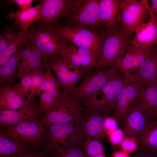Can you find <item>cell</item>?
Instances as JSON below:
<instances>
[{
    "instance_id": "obj_1",
    "label": "cell",
    "mask_w": 157,
    "mask_h": 157,
    "mask_svg": "<svg viewBox=\"0 0 157 157\" xmlns=\"http://www.w3.org/2000/svg\"><path fill=\"white\" fill-rule=\"evenodd\" d=\"M27 41L41 51L43 60L48 63L58 56L70 43L53 27L31 26L26 30Z\"/></svg>"
},
{
    "instance_id": "obj_2",
    "label": "cell",
    "mask_w": 157,
    "mask_h": 157,
    "mask_svg": "<svg viewBox=\"0 0 157 157\" xmlns=\"http://www.w3.org/2000/svg\"><path fill=\"white\" fill-rule=\"evenodd\" d=\"M0 135L41 150H43L42 147L44 149L47 139V129L40 120L26 121L13 127L0 128Z\"/></svg>"
},
{
    "instance_id": "obj_3",
    "label": "cell",
    "mask_w": 157,
    "mask_h": 157,
    "mask_svg": "<svg viewBox=\"0 0 157 157\" xmlns=\"http://www.w3.org/2000/svg\"><path fill=\"white\" fill-rule=\"evenodd\" d=\"M46 129L47 139L43 149L51 153L58 148L82 146L85 140L76 122L55 124Z\"/></svg>"
},
{
    "instance_id": "obj_4",
    "label": "cell",
    "mask_w": 157,
    "mask_h": 157,
    "mask_svg": "<svg viewBox=\"0 0 157 157\" xmlns=\"http://www.w3.org/2000/svg\"><path fill=\"white\" fill-rule=\"evenodd\" d=\"M121 29L106 32L102 40L101 53L97 60L100 69L117 66L132 39L125 35Z\"/></svg>"
},
{
    "instance_id": "obj_5",
    "label": "cell",
    "mask_w": 157,
    "mask_h": 157,
    "mask_svg": "<svg viewBox=\"0 0 157 157\" xmlns=\"http://www.w3.org/2000/svg\"><path fill=\"white\" fill-rule=\"evenodd\" d=\"M139 80L135 73L124 78L117 71L101 88L103 94L101 97L90 98L83 106L109 114L113 110L117 97L122 88L129 83Z\"/></svg>"
},
{
    "instance_id": "obj_6",
    "label": "cell",
    "mask_w": 157,
    "mask_h": 157,
    "mask_svg": "<svg viewBox=\"0 0 157 157\" xmlns=\"http://www.w3.org/2000/svg\"><path fill=\"white\" fill-rule=\"evenodd\" d=\"M119 69L117 66H114L107 69L99 68L89 71L79 85L76 86L72 95L83 105Z\"/></svg>"
},
{
    "instance_id": "obj_7",
    "label": "cell",
    "mask_w": 157,
    "mask_h": 157,
    "mask_svg": "<svg viewBox=\"0 0 157 157\" xmlns=\"http://www.w3.org/2000/svg\"><path fill=\"white\" fill-rule=\"evenodd\" d=\"M121 10V30L129 36L135 30L149 19L147 0H119Z\"/></svg>"
},
{
    "instance_id": "obj_8",
    "label": "cell",
    "mask_w": 157,
    "mask_h": 157,
    "mask_svg": "<svg viewBox=\"0 0 157 157\" xmlns=\"http://www.w3.org/2000/svg\"><path fill=\"white\" fill-rule=\"evenodd\" d=\"M83 105L72 95H62L59 105L44 114L40 122L47 128L52 124L76 122Z\"/></svg>"
},
{
    "instance_id": "obj_9",
    "label": "cell",
    "mask_w": 157,
    "mask_h": 157,
    "mask_svg": "<svg viewBox=\"0 0 157 157\" xmlns=\"http://www.w3.org/2000/svg\"><path fill=\"white\" fill-rule=\"evenodd\" d=\"M38 26L53 27V24L62 17L71 14L81 0H40Z\"/></svg>"
},
{
    "instance_id": "obj_10",
    "label": "cell",
    "mask_w": 157,
    "mask_h": 157,
    "mask_svg": "<svg viewBox=\"0 0 157 157\" xmlns=\"http://www.w3.org/2000/svg\"><path fill=\"white\" fill-rule=\"evenodd\" d=\"M108 116V114L103 112L83 106L76 122L85 140L89 139L100 140L106 136L104 122L105 118Z\"/></svg>"
},
{
    "instance_id": "obj_11",
    "label": "cell",
    "mask_w": 157,
    "mask_h": 157,
    "mask_svg": "<svg viewBox=\"0 0 157 157\" xmlns=\"http://www.w3.org/2000/svg\"><path fill=\"white\" fill-rule=\"evenodd\" d=\"M53 27L74 45L91 49L96 55L98 59L99 58L101 55L102 40L96 33L79 27L72 28L64 26Z\"/></svg>"
},
{
    "instance_id": "obj_12",
    "label": "cell",
    "mask_w": 157,
    "mask_h": 157,
    "mask_svg": "<svg viewBox=\"0 0 157 157\" xmlns=\"http://www.w3.org/2000/svg\"><path fill=\"white\" fill-rule=\"evenodd\" d=\"M70 15L72 22L78 26L92 27L105 26L100 16L99 0H81Z\"/></svg>"
},
{
    "instance_id": "obj_13",
    "label": "cell",
    "mask_w": 157,
    "mask_h": 157,
    "mask_svg": "<svg viewBox=\"0 0 157 157\" xmlns=\"http://www.w3.org/2000/svg\"><path fill=\"white\" fill-rule=\"evenodd\" d=\"M39 106L34 102L18 110H9L0 112V128L14 126L25 122L40 120L43 117Z\"/></svg>"
},
{
    "instance_id": "obj_14",
    "label": "cell",
    "mask_w": 157,
    "mask_h": 157,
    "mask_svg": "<svg viewBox=\"0 0 157 157\" xmlns=\"http://www.w3.org/2000/svg\"><path fill=\"white\" fill-rule=\"evenodd\" d=\"M153 118L133 106L125 113L120 122L126 136L135 138L146 129Z\"/></svg>"
},
{
    "instance_id": "obj_15",
    "label": "cell",
    "mask_w": 157,
    "mask_h": 157,
    "mask_svg": "<svg viewBox=\"0 0 157 157\" xmlns=\"http://www.w3.org/2000/svg\"><path fill=\"white\" fill-rule=\"evenodd\" d=\"M144 84L140 80L133 81L122 89L113 109V117L119 123L126 111L134 104Z\"/></svg>"
},
{
    "instance_id": "obj_16",
    "label": "cell",
    "mask_w": 157,
    "mask_h": 157,
    "mask_svg": "<svg viewBox=\"0 0 157 157\" xmlns=\"http://www.w3.org/2000/svg\"><path fill=\"white\" fill-rule=\"evenodd\" d=\"M151 47L146 48L130 44L126 48L124 56L117 65L119 69L125 78L138 70L143 62L148 58Z\"/></svg>"
},
{
    "instance_id": "obj_17",
    "label": "cell",
    "mask_w": 157,
    "mask_h": 157,
    "mask_svg": "<svg viewBox=\"0 0 157 157\" xmlns=\"http://www.w3.org/2000/svg\"><path fill=\"white\" fill-rule=\"evenodd\" d=\"M148 9L149 19L135 30L131 42L136 46L144 48L157 45V18L149 4Z\"/></svg>"
},
{
    "instance_id": "obj_18",
    "label": "cell",
    "mask_w": 157,
    "mask_h": 157,
    "mask_svg": "<svg viewBox=\"0 0 157 157\" xmlns=\"http://www.w3.org/2000/svg\"><path fill=\"white\" fill-rule=\"evenodd\" d=\"M99 15L106 32L122 28L121 10L119 0H99Z\"/></svg>"
},
{
    "instance_id": "obj_19",
    "label": "cell",
    "mask_w": 157,
    "mask_h": 157,
    "mask_svg": "<svg viewBox=\"0 0 157 157\" xmlns=\"http://www.w3.org/2000/svg\"><path fill=\"white\" fill-rule=\"evenodd\" d=\"M15 86H5L0 90V112L9 110H16L29 106L33 102Z\"/></svg>"
},
{
    "instance_id": "obj_20",
    "label": "cell",
    "mask_w": 157,
    "mask_h": 157,
    "mask_svg": "<svg viewBox=\"0 0 157 157\" xmlns=\"http://www.w3.org/2000/svg\"><path fill=\"white\" fill-rule=\"evenodd\" d=\"M59 56L67 64L69 68L76 67L88 70L99 68L95 58L78 54L74 45L70 43L60 52Z\"/></svg>"
},
{
    "instance_id": "obj_21",
    "label": "cell",
    "mask_w": 157,
    "mask_h": 157,
    "mask_svg": "<svg viewBox=\"0 0 157 157\" xmlns=\"http://www.w3.org/2000/svg\"><path fill=\"white\" fill-rule=\"evenodd\" d=\"M45 73L41 70L30 71L14 86L20 90L31 101H34L37 90L43 83Z\"/></svg>"
},
{
    "instance_id": "obj_22",
    "label": "cell",
    "mask_w": 157,
    "mask_h": 157,
    "mask_svg": "<svg viewBox=\"0 0 157 157\" xmlns=\"http://www.w3.org/2000/svg\"><path fill=\"white\" fill-rule=\"evenodd\" d=\"M138 149L157 155V118H153L136 138Z\"/></svg>"
},
{
    "instance_id": "obj_23",
    "label": "cell",
    "mask_w": 157,
    "mask_h": 157,
    "mask_svg": "<svg viewBox=\"0 0 157 157\" xmlns=\"http://www.w3.org/2000/svg\"><path fill=\"white\" fill-rule=\"evenodd\" d=\"M133 106L152 116L153 111L157 107V84L144 83Z\"/></svg>"
},
{
    "instance_id": "obj_24",
    "label": "cell",
    "mask_w": 157,
    "mask_h": 157,
    "mask_svg": "<svg viewBox=\"0 0 157 157\" xmlns=\"http://www.w3.org/2000/svg\"><path fill=\"white\" fill-rule=\"evenodd\" d=\"M140 80L147 84H157V45L152 47L149 56L137 70Z\"/></svg>"
},
{
    "instance_id": "obj_25",
    "label": "cell",
    "mask_w": 157,
    "mask_h": 157,
    "mask_svg": "<svg viewBox=\"0 0 157 157\" xmlns=\"http://www.w3.org/2000/svg\"><path fill=\"white\" fill-rule=\"evenodd\" d=\"M48 69L54 72L60 82L62 95L65 96L72 95L73 92L69 81L70 68L67 64L58 56L51 60L48 63Z\"/></svg>"
},
{
    "instance_id": "obj_26",
    "label": "cell",
    "mask_w": 157,
    "mask_h": 157,
    "mask_svg": "<svg viewBox=\"0 0 157 157\" xmlns=\"http://www.w3.org/2000/svg\"><path fill=\"white\" fill-rule=\"evenodd\" d=\"M40 4L35 6L31 7L24 10H19L13 12L9 15L10 17L15 21V25L23 30H26L34 22H37L40 16Z\"/></svg>"
},
{
    "instance_id": "obj_27",
    "label": "cell",
    "mask_w": 157,
    "mask_h": 157,
    "mask_svg": "<svg viewBox=\"0 0 157 157\" xmlns=\"http://www.w3.org/2000/svg\"><path fill=\"white\" fill-rule=\"evenodd\" d=\"M38 151L39 149L22 144L10 139L0 135V157Z\"/></svg>"
},
{
    "instance_id": "obj_28",
    "label": "cell",
    "mask_w": 157,
    "mask_h": 157,
    "mask_svg": "<svg viewBox=\"0 0 157 157\" xmlns=\"http://www.w3.org/2000/svg\"><path fill=\"white\" fill-rule=\"evenodd\" d=\"M24 48V47L21 48L0 67V85L8 82L15 74L16 70L21 60V54Z\"/></svg>"
},
{
    "instance_id": "obj_29",
    "label": "cell",
    "mask_w": 157,
    "mask_h": 157,
    "mask_svg": "<svg viewBox=\"0 0 157 157\" xmlns=\"http://www.w3.org/2000/svg\"><path fill=\"white\" fill-rule=\"evenodd\" d=\"M27 40L26 30H22L6 48L0 52V67L5 64L15 53L24 47Z\"/></svg>"
},
{
    "instance_id": "obj_30",
    "label": "cell",
    "mask_w": 157,
    "mask_h": 157,
    "mask_svg": "<svg viewBox=\"0 0 157 157\" xmlns=\"http://www.w3.org/2000/svg\"><path fill=\"white\" fill-rule=\"evenodd\" d=\"M39 97L40 109L44 114L55 108L59 105L62 97V94L60 92V90L44 91Z\"/></svg>"
},
{
    "instance_id": "obj_31",
    "label": "cell",
    "mask_w": 157,
    "mask_h": 157,
    "mask_svg": "<svg viewBox=\"0 0 157 157\" xmlns=\"http://www.w3.org/2000/svg\"><path fill=\"white\" fill-rule=\"evenodd\" d=\"M21 54L22 61L18 64L17 71L11 79L7 82L8 85L11 86L13 83L17 78L22 79L28 72L30 57L32 49V45L26 41Z\"/></svg>"
},
{
    "instance_id": "obj_32",
    "label": "cell",
    "mask_w": 157,
    "mask_h": 157,
    "mask_svg": "<svg viewBox=\"0 0 157 157\" xmlns=\"http://www.w3.org/2000/svg\"><path fill=\"white\" fill-rule=\"evenodd\" d=\"M22 30L14 24L8 25L4 27L0 35V52L6 48Z\"/></svg>"
},
{
    "instance_id": "obj_33",
    "label": "cell",
    "mask_w": 157,
    "mask_h": 157,
    "mask_svg": "<svg viewBox=\"0 0 157 157\" xmlns=\"http://www.w3.org/2000/svg\"><path fill=\"white\" fill-rule=\"evenodd\" d=\"M61 88L57 78L54 76L51 70L48 69L45 73L44 81L37 90L36 94H38L41 91L50 92L60 90Z\"/></svg>"
},
{
    "instance_id": "obj_34",
    "label": "cell",
    "mask_w": 157,
    "mask_h": 157,
    "mask_svg": "<svg viewBox=\"0 0 157 157\" xmlns=\"http://www.w3.org/2000/svg\"><path fill=\"white\" fill-rule=\"evenodd\" d=\"M82 147L87 157H94L105 152V149L100 140L95 139L85 140Z\"/></svg>"
},
{
    "instance_id": "obj_35",
    "label": "cell",
    "mask_w": 157,
    "mask_h": 157,
    "mask_svg": "<svg viewBox=\"0 0 157 157\" xmlns=\"http://www.w3.org/2000/svg\"><path fill=\"white\" fill-rule=\"evenodd\" d=\"M51 157H87L80 146L58 148L51 152Z\"/></svg>"
},
{
    "instance_id": "obj_36",
    "label": "cell",
    "mask_w": 157,
    "mask_h": 157,
    "mask_svg": "<svg viewBox=\"0 0 157 157\" xmlns=\"http://www.w3.org/2000/svg\"><path fill=\"white\" fill-rule=\"evenodd\" d=\"M32 44V47L29 60L28 70L30 71L41 70L43 61L42 53L36 47Z\"/></svg>"
},
{
    "instance_id": "obj_37",
    "label": "cell",
    "mask_w": 157,
    "mask_h": 157,
    "mask_svg": "<svg viewBox=\"0 0 157 157\" xmlns=\"http://www.w3.org/2000/svg\"><path fill=\"white\" fill-rule=\"evenodd\" d=\"M72 68L73 70L71 71L70 68L69 81L73 93L76 87V83L81 78L84 76L88 71L90 70L85 69L76 67H74Z\"/></svg>"
},
{
    "instance_id": "obj_38",
    "label": "cell",
    "mask_w": 157,
    "mask_h": 157,
    "mask_svg": "<svg viewBox=\"0 0 157 157\" xmlns=\"http://www.w3.org/2000/svg\"><path fill=\"white\" fill-rule=\"evenodd\" d=\"M119 145L122 151L128 154L133 152L138 149L136 139L133 137H124Z\"/></svg>"
},
{
    "instance_id": "obj_39",
    "label": "cell",
    "mask_w": 157,
    "mask_h": 157,
    "mask_svg": "<svg viewBox=\"0 0 157 157\" xmlns=\"http://www.w3.org/2000/svg\"><path fill=\"white\" fill-rule=\"evenodd\" d=\"M117 129V121L115 118L113 116L106 117L104 122V129L106 135H108Z\"/></svg>"
},
{
    "instance_id": "obj_40",
    "label": "cell",
    "mask_w": 157,
    "mask_h": 157,
    "mask_svg": "<svg viewBox=\"0 0 157 157\" xmlns=\"http://www.w3.org/2000/svg\"><path fill=\"white\" fill-rule=\"evenodd\" d=\"M124 132L117 129L108 135L109 142L114 146L119 144L124 138Z\"/></svg>"
},
{
    "instance_id": "obj_41",
    "label": "cell",
    "mask_w": 157,
    "mask_h": 157,
    "mask_svg": "<svg viewBox=\"0 0 157 157\" xmlns=\"http://www.w3.org/2000/svg\"><path fill=\"white\" fill-rule=\"evenodd\" d=\"M3 157H51V153L44 150Z\"/></svg>"
},
{
    "instance_id": "obj_42",
    "label": "cell",
    "mask_w": 157,
    "mask_h": 157,
    "mask_svg": "<svg viewBox=\"0 0 157 157\" xmlns=\"http://www.w3.org/2000/svg\"><path fill=\"white\" fill-rule=\"evenodd\" d=\"M74 45V49L78 54L83 56H89L95 58L97 61L98 57L95 53L90 49L83 47H79Z\"/></svg>"
},
{
    "instance_id": "obj_43",
    "label": "cell",
    "mask_w": 157,
    "mask_h": 157,
    "mask_svg": "<svg viewBox=\"0 0 157 157\" xmlns=\"http://www.w3.org/2000/svg\"><path fill=\"white\" fill-rule=\"evenodd\" d=\"M33 0H12L8 1L10 3L17 4L20 10H24L30 8Z\"/></svg>"
},
{
    "instance_id": "obj_44",
    "label": "cell",
    "mask_w": 157,
    "mask_h": 157,
    "mask_svg": "<svg viewBox=\"0 0 157 157\" xmlns=\"http://www.w3.org/2000/svg\"><path fill=\"white\" fill-rule=\"evenodd\" d=\"M132 157H157V155L152 154L138 149Z\"/></svg>"
},
{
    "instance_id": "obj_45",
    "label": "cell",
    "mask_w": 157,
    "mask_h": 157,
    "mask_svg": "<svg viewBox=\"0 0 157 157\" xmlns=\"http://www.w3.org/2000/svg\"><path fill=\"white\" fill-rule=\"evenodd\" d=\"M111 157H130L128 154L123 151H115L112 154Z\"/></svg>"
},
{
    "instance_id": "obj_46",
    "label": "cell",
    "mask_w": 157,
    "mask_h": 157,
    "mask_svg": "<svg viewBox=\"0 0 157 157\" xmlns=\"http://www.w3.org/2000/svg\"><path fill=\"white\" fill-rule=\"evenodd\" d=\"M150 1L151 4V9L157 18V0H151Z\"/></svg>"
},
{
    "instance_id": "obj_47",
    "label": "cell",
    "mask_w": 157,
    "mask_h": 157,
    "mask_svg": "<svg viewBox=\"0 0 157 157\" xmlns=\"http://www.w3.org/2000/svg\"><path fill=\"white\" fill-rule=\"evenodd\" d=\"M152 115L154 117L157 118V107L153 111Z\"/></svg>"
},
{
    "instance_id": "obj_48",
    "label": "cell",
    "mask_w": 157,
    "mask_h": 157,
    "mask_svg": "<svg viewBox=\"0 0 157 157\" xmlns=\"http://www.w3.org/2000/svg\"><path fill=\"white\" fill-rule=\"evenodd\" d=\"M94 157H107L105 152L99 154Z\"/></svg>"
}]
</instances>
